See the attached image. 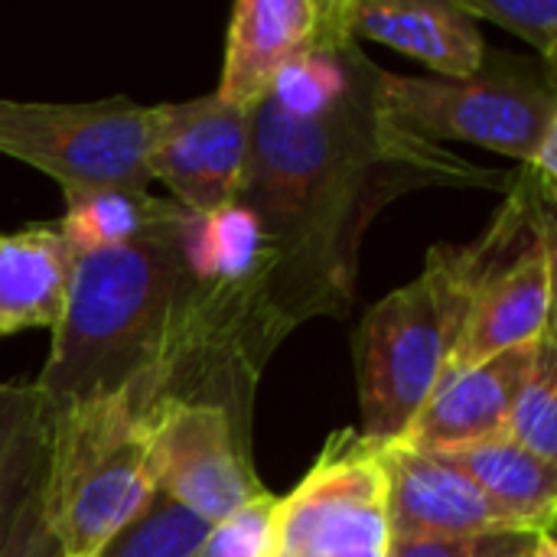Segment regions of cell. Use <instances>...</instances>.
<instances>
[{
	"mask_svg": "<svg viewBox=\"0 0 557 557\" xmlns=\"http://www.w3.org/2000/svg\"><path fill=\"white\" fill-rule=\"evenodd\" d=\"M147 437L157 493L209 525L225 522L268 493L251 467L248 421L219 401L160 398L147 411Z\"/></svg>",
	"mask_w": 557,
	"mask_h": 557,
	"instance_id": "8",
	"label": "cell"
},
{
	"mask_svg": "<svg viewBox=\"0 0 557 557\" xmlns=\"http://www.w3.org/2000/svg\"><path fill=\"white\" fill-rule=\"evenodd\" d=\"M333 16L349 39L392 46L444 78H473L486 62V39L457 3L333 0Z\"/></svg>",
	"mask_w": 557,
	"mask_h": 557,
	"instance_id": "12",
	"label": "cell"
},
{
	"mask_svg": "<svg viewBox=\"0 0 557 557\" xmlns=\"http://www.w3.org/2000/svg\"><path fill=\"white\" fill-rule=\"evenodd\" d=\"M470 310L457 245H437L421 277L382 297L356 326L352 359L362 437L398 444L441 385Z\"/></svg>",
	"mask_w": 557,
	"mask_h": 557,
	"instance_id": "3",
	"label": "cell"
},
{
	"mask_svg": "<svg viewBox=\"0 0 557 557\" xmlns=\"http://www.w3.org/2000/svg\"><path fill=\"white\" fill-rule=\"evenodd\" d=\"M545 532H496L467 539H414L392 542L388 557H529Z\"/></svg>",
	"mask_w": 557,
	"mask_h": 557,
	"instance_id": "23",
	"label": "cell"
},
{
	"mask_svg": "<svg viewBox=\"0 0 557 557\" xmlns=\"http://www.w3.org/2000/svg\"><path fill=\"white\" fill-rule=\"evenodd\" d=\"M180 222L75 258L46 369L33 382L49 414L117 395L134 398L144 414L170 395H238L222 304L183 264Z\"/></svg>",
	"mask_w": 557,
	"mask_h": 557,
	"instance_id": "2",
	"label": "cell"
},
{
	"mask_svg": "<svg viewBox=\"0 0 557 557\" xmlns=\"http://www.w3.org/2000/svg\"><path fill=\"white\" fill-rule=\"evenodd\" d=\"M75 258L55 222L0 235V336L62 320Z\"/></svg>",
	"mask_w": 557,
	"mask_h": 557,
	"instance_id": "14",
	"label": "cell"
},
{
	"mask_svg": "<svg viewBox=\"0 0 557 557\" xmlns=\"http://www.w3.org/2000/svg\"><path fill=\"white\" fill-rule=\"evenodd\" d=\"M366 62L336 20L248 114L238 202L258 219L274 261L268 304L284 330L352 300L356 251L382 202L421 183L493 173L450 160L392 121Z\"/></svg>",
	"mask_w": 557,
	"mask_h": 557,
	"instance_id": "1",
	"label": "cell"
},
{
	"mask_svg": "<svg viewBox=\"0 0 557 557\" xmlns=\"http://www.w3.org/2000/svg\"><path fill=\"white\" fill-rule=\"evenodd\" d=\"M388 545L382 444L339 431L274 503V557H388Z\"/></svg>",
	"mask_w": 557,
	"mask_h": 557,
	"instance_id": "7",
	"label": "cell"
},
{
	"mask_svg": "<svg viewBox=\"0 0 557 557\" xmlns=\"http://www.w3.org/2000/svg\"><path fill=\"white\" fill-rule=\"evenodd\" d=\"M529 557H557L555 532H545V535H539V545H535V552H532Z\"/></svg>",
	"mask_w": 557,
	"mask_h": 557,
	"instance_id": "25",
	"label": "cell"
},
{
	"mask_svg": "<svg viewBox=\"0 0 557 557\" xmlns=\"http://www.w3.org/2000/svg\"><path fill=\"white\" fill-rule=\"evenodd\" d=\"M392 542L532 532L463 473L405 444H382Z\"/></svg>",
	"mask_w": 557,
	"mask_h": 557,
	"instance_id": "10",
	"label": "cell"
},
{
	"mask_svg": "<svg viewBox=\"0 0 557 557\" xmlns=\"http://www.w3.org/2000/svg\"><path fill=\"white\" fill-rule=\"evenodd\" d=\"M274 496L248 503L225 522L212 525L193 557H274Z\"/></svg>",
	"mask_w": 557,
	"mask_h": 557,
	"instance_id": "22",
	"label": "cell"
},
{
	"mask_svg": "<svg viewBox=\"0 0 557 557\" xmlns=\"http://www.w3.org/2000/svg\"><path fill=\"white\" fill-rule=\"evenodd\" d=\"M49 457V411L33 385L0 382V557L23 506L39 493Z\"/></svg>",
	"mask_w": 557,
	"mask_h": 557,
	"instance_id": "18",
	"label": "cell"
},
{
	"mask_svg": "<svg viewBox=\"0 0 557 557\" xmlns=\"http://www.w3.org/2000/svg\"><path fill=\"white\" fill-rule=\"evenodd\" d=\"M326 20L330 3L320 0H238L215 95L251 111L277 75L323 36Z\"/></svg>",
	"mask_w": 557,
	"mask_h": 557,
	"instance_id": "11",
	"label": "cell"
},
{
	"mask_svg": "<svg viewBox=\"0 0 557 557\" xmlns=\"http://www.w3.org/2000/svg\"><path fill=\"white\" fill-rule=\"evenodd\" d=\"M457 7L470 20H490L532 42L552 72L557 49V0H460Z\"/></svg>",
	"mask_w": 557,
	"mask_h": 557,
	"instance_id": "21",
	"label": "cell"
},
{
	"mask_svg": "<svg viewBox=\"0 0 557 557\" xmlns=\"http://www.w3.org/2000/svg\"><path fill=\"white\" fill-rule=\"evenodd\" d=\"M65 212L55 222L75 255L108 251L157 235L183 219V206L134 189H62Z\"/></svg>",
	"mask_w": 557,
	"mask_h": 557,
	"instance_id": "17",
	"label": "cell"
},
{
	"mask_svg": "<svg viewBox=\"0 0 557 557\" xmlns=\"http://www.w3.org/2000/svg\"><path fill=\"white\" fill-rule=\"evenodd\" d=\"M532 352L535 343L444 375L398 444L428 454L506 434V418L532 366Z\"/></svg>",
	"mask_w": 557,
	"mask_h": 557,
	"instance_id": "13",
	"label": "cell"
},
{
	"mask_svg": "<svg viewBox=\"0 0 557 557\" xmlns=\"http://www.w3.org/2000/svg\"><path fill=\"white\" fill-rule=\"evenodd\" d=\"M248 114L215 91L193 101L153 104L147 150L153 183H166L173 202L189 212H215L238 202L248 157Z\"/></svg>",
	"mask_w": 557,
	"mask_h": 557,
	"instance_id": "9",
	"label": "cell"
},
{
	"mask_svg": "<svg viewBox=\"0 0 557 557\" xmlns=\"http://www.w3.org/2000/svg\"><path fill=\"white\" fill-rule=\"evenodd\" d=\"M157 493L147 414L117 395L49 414L42 522L65 557H95Z\"/></svg>",
	"mask_w": 557,
	"mask_h": 557,
	"instance_id": "4",
	"label": "cell"
},
{
	"mask_svg": "<svg viewBox=\"0 0 557 557\" xmlns=\"http://www.w3.org/2000/svg\"><path fill=\"white\" fill-rule=\"evenodd\" d=\"M180 255L202 287L255 294L271 310L268 287L274 261L258 219L242 202H232L215 212L186 209L180 222Z\"/></svg>",
	"mask_w": 557,
	"mask_h": 557,
	"instance_id": "15",
	"label": "cell"
},
{
	"mask_svg": "<svg viewBox=\"0 0 557 557\" xmlns=\"http://www.w3.org/2000/svg\"><path fill=\"white\" fill-rule=\"evenodd\" d=\"M3 557H65L62 548H59V542L52 539V532L42 522L39 493L23 506V512H20V519L13 525V535H10V545H7Z\"/></svg>",
	"mask_w": 557,
	"mask_h": 557,
	"instance_id": "24",
	"label": "cell"
},
{
	"mask_svg": "<svg viewBox=\"0 0 557 557\" xmlns=\"http://www.w3.org/2000/svg\"><path fill=\"white\" fill-rule=\"evenodd\" d=\"M212 525L180 506L176 499L153 493V499L114 532L95 557H193Z\"/></svg>",
	"mask_w": 557,
	"mask_h": 557,
	"instance_id": "20",
	"label": "cell"
},
{
	"mask_svg": "<svg viewBox=\"0 0 557 557\" xmlns=\"http://www.w3.org/2000/svg\"><path fill=\"white\" fill-rule=\"evenodd\" d=\"M382 111L421 140H467L516 157L525 166L557 131L552 75L529 62H483L473 78H414L375 72Z\"/></svg>",
	"mask_w": 557,
	"mask_h": 557,
	"instance_id": "5",
	"label": "cell"
},
{
	"mask_svg": "<svg viewBox=\"0 0 557 557\" xmlns=\"http://www.w3.org/2000/svg\"><path fill=\"white\" fill-rule=\"evenodd\" d=\"M150 127L153 104L131 98L69 104L0 98V153L49 173L62 189L147 193Z\"/></svg>",
	"mask_w": 557,
	"mask_h": 557,
	"instance_id": "6",
	"label": "cell"
},
{
	"mask_svg": "<svg viewBox=\"0 0 557 557\" xmlns=\"http://www.w3.org/2000/svg\"><path fill=\"white\" fill-rule=\"evenodd\" d=\"M428 457L463 473L532 532H555L557 467L532 457L506 434L463 447L428 450Z\"/></svg>",
	"mask_w": 557,
	"mask_h": 557,
	"instance_id": "16",
	"label": "cell"
},
{
	"mask_svg": "<svg viewBox=\"0 0 557 557\" xmlns=\"http://www.w3.org/2000/svg\"><path fill=\"white\" fill-rule=\"evenodd\" d=\"M506 437L532 457L557 467V339L555 326L542 333L532 366L512 398Z\"/></svg>",
	"mask_w": 557,
	"mask_h": 557,
	"instance_id": "19",
	"label": "cell"
}]
</instances>
